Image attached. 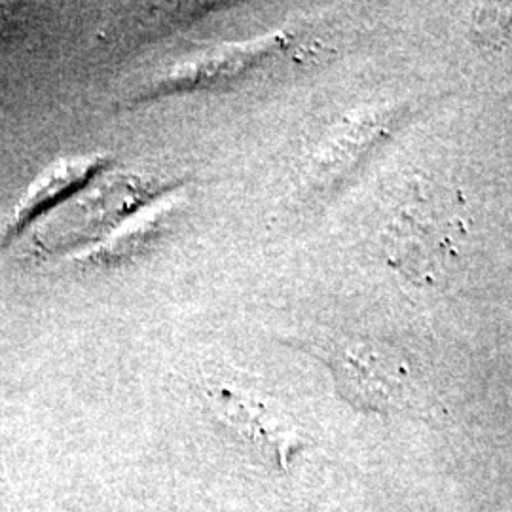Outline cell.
<instances>
[{"mask_svg":"<svg viewBox=\"0 0 512 512\" xmlns=\"http://www.w3.org/2000/svg\"><path fill=\"white\" fill-rule=\"evenodd\" d=\"M327 361L340 393L357 408L384 410L404 391L406 366L382 344L346 338L330 344Z\"/></svg>","mask_w":512,"mask_h":512,"instance_id":"obj_1","label":"cell"},{"mask_svg":"<svg viewBox=\"0 0 512 512\" xmlns=\"http://www.w3.org/2000/svg\"><path fill=\"white\" fill-rule=\"evenodd\" d=\"M213 406L230 429L258 448L268 450L283 467L287 465L289 454L298 446V435L266 404L241 397L230 389H219Z\"/></svg>","mask_w":512,"mask_h":512,"instance_id":"obj_2","label":"cell"},{"mask_svg":"<svg viewBox=\"0 0 512 512\" xmlns=\"http://www.w3.org/2000/svg\"><path fill=\"white\" fill-rule=\"evenodd\" d=\"M105 162L99 160H84V162H69V164H57L48 173H44L37 183L33 184L27 192V196L19 202L18 209L14 213V219L6 228L2 241L8 243L16 238L31 220L40 215L46 207L67 196L73 188L90 181L93 173L101 171Z\"/></svg>","mask_w":512,"mask_h":512,"instance_id":"obj_3","label":"cell"}]
</instances>
